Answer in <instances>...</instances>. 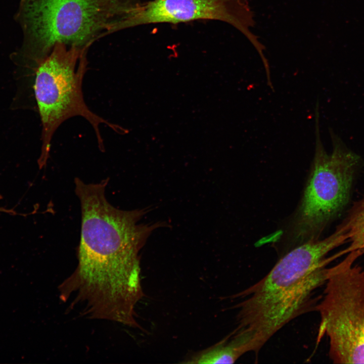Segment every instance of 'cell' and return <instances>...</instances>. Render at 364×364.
<instances>
[{
    "instance_id": "obj_1",
    "label": "cell",
    "mask_w": 364,
    "mask_h": 364,
    "mask_svg": "<svg viewBox=\"0 0 364 364\" xmlns=\"http://www.w3.org/2000/svg\"><path fill=\"white\" fill-rule=\"evenodd\" d=\"M106 179L85 184L75 179L81 210L78 264L58 287L60 297L92 319L123 322L136 314L144 296L139 253L163 222L140 223L149 209L122 210L105 196Z\"/></svg>"
},
{
    "instance_id": "obj_2",
    "label": "cell",
    "mask_w": 364,
    "mask_h": 364,
    "mask_svg": "<svg viewBox=\"0 0 364 364\" xmlns=\"http://www.w3.org/2000/svg\"><path fill=\"white\" fill-rule=\"evenodd\" d=\"M347 242L338 226L324 239L310 240L289 251L262 279L233 296L241 299L236 308L237 327L233 332L248 352L258 353L284 326L313 310L320 298L315 292L325 285L327 265L337 258L326 255Z\"/></svg>"
},
{
    "instance_id": "obj_3",
    "label": "cell",
    "mask_w": 364,
    "mask_h": 364,
    "mask_svg": "<svg viewBox=\"0 0 364 364\" xmlns=\"http://www.w3.org/2000/svg\"><path fill=\"white\" fill-rule=\"evenodd\" d=\"M131 7L127 0H21L24 40L16 55L35 70L57 42L88 48Z\"/></svg>"
},
{
    "instance_id": "obj_4",
    "label": "cell",
    "mask_w": 364,
    "mask_h": 364,
    "mask_svg": "<svg viewBox=\"0 0 364 364\" xmlns=\"http://www.w3.org/2000/svg\"><path fill=\"white\" fill-rule=\"evenodd\" d=\"M314 108L315 144L311 170L303 196L291 222L290 236L296 246L318 239L328 224L348 202L355 174L362 163L332 128V151L323 144L320 104Z\"/></svg>"
},
{
    "instance_id": "obj_5",
    "label": "cell",
    "mask_w": 364,
    "mask_h": 364,
    "mask_svg": "<svg viewBox=\"0 0 364 364\" xmlns=\"http://www.w3.org/2000/svg\"><path fill=\"white\" fill-rule=\"evenodd\" d=\"M88 49L76 46L69 47L57 42L35 70L34 90L42 125V146L38 161L40 168L49 158L55 132L71 117L81 116L90 123L101 150L104 149L99 130L100 124H106L118 133L128 132L127 129L93 112L84 101L82 83L86 70Z\"/></svg>"
},
{
    "instance_id": "obj_6",
    "label": "cell",
    "mask_w": 364,
    "mask_h": 364,
    "mask_svg": "<svg viewBox=\"0 0 364 364\" xmlns=\"http://www.w3.org/2000/svg\"><path fill=\"white\" fill-rule=\"evenodd\" d=\"M363 254L364 248L352 251L329 267L315 307L320 316L317 340L328 338L334 363H364V269L354 264Z\"/></svg>"
},
{
    "instance_id": "obj_7",
    "label": "cell",
    "mask_w": 364,
    "mask_h": 364,
    "mask_svg": "<svg viewBox=\"0 0 364 364\" xmlns=\"http://www.w3.org/2000/svg\"><path fill=\"white\" fill-rule=\"evenodd\" d=\"M200 20L226 23L241 32L259 54L264 50L251 29L253 12L247 0H150L130 8L109 30L110 34L140 25L176 24Z\"/></svg>"
},
{
    "instance_id": "obj_8",
    "label": "cell",
    "mask_w": 364,
    "mask_h": 364,
    "mask_svg": "<svg viewBox=\"0 0 364 364\" xmlns=\"http://www.w3.org/2000/svg\"><path fill=\"white\" fill-rule=\"evenodd\" d=\"M245 352L241 344L229 335L223 340L197 352L183 363L199 364L233 363Z\"/></svg>"
},
{
    "instance_id": "obj_9",
    "label": "cell",
    "mask_w": 364,
    "mask_h": 364,
    "mask_svg": "<svg viewBox=\"0 0 364 364\" xmlns=\"http://www.w3.org/2000/svg\"><path fill=\"white\" fill-rule=\"evenodd\" d=\"M349 245L339 252L340 255L364 248V196L355 202L347 217L341 224Z\"/></svg>"
},
{
    "instance_id": "obj_10",
    "label": "cell",
    "mask_w": 364,
    "mask_h": 364,
    "mask_svg": "<svg viewBox=\"0 0 364 364\" xmlns=\"http://www.w3.org/2000/svg\"><path fill=\"white\" fill-rule=\"evenodd\" d=\"M130 4L135 6L141 2L140 0H127Z\"/></svg>"
}]
</instances>
